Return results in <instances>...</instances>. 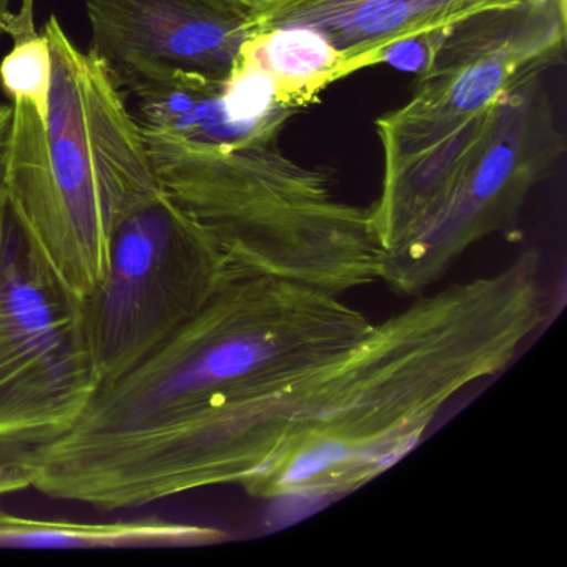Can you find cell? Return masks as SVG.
I'll use <instances>...</instances> for the list:
<instances>
[{
    "instance_id": "cell-1",
    "label": "cell",
    "mask_w": 567,
    "mask_h": 567,
    "mask_svg": "<svg viewBox=\"0 0 567 567\" xmlns=\"http://www.w3.org/2000/svg\"><path fill=\"white\" fill-rule=\"evenodd\" d=\"M544 318L540 257L523 251L328 360L111 437L105 483L125 507L225 484L265 501L347 496L406 456L451 398L501 373Z\"/></svg>"
},
{
    "instance_id": "cell-2",
    "label": "cell",
    "mask_w": 567,
    "mask_h": 567,
    "mask_svg": "<svg viewBox=\"0 0 567 567\" xmlns=\"http://www.w3.org/2000/svg\"><path fill=\"white\" fill-rule=\"evenodd\" d=\"M48 118L12 102L6 194L42 267L81 307L104 280L122 221L162 187L124 91L55 16Z\"/></svg>"
},
{
    "instance_id": "cell-3",
    "label": "cell",
    "mask_w": 567,
    "mask_h": 567,
    "mask_svg": "<svg viewBox=\"0 0 567 567\" xmlns=\"http://www.w3.org/2000/svg\"><path fill=\"white\" fill-rule=\"evenodd\" d=\"M371 327L341 295L228 274L157 350L102 384L81 420L59 437L131 433L231 400L348 350Z\"/></svg>"
},
{
    "instance_id": "cell-4",
    "label": "cell",
    "mask_w": 567,
    "mask_h": 567,
    "mask_svg": "<svg viewBox=\"0 0 567 567\" xmlns=\"http://www.w3.org/2000/svg\"><path fill=\"white\" fill-rule=\"evenodd\" d=\"M145 145L165 190L210 234L228 274L337 295L381 281L386 250L370 207L337 200L330 177L280 144L235 154Z\"/></svg>"
},
{
    "instance_id": "cell-5",
    "label": "cell",
    "mask_w": 567,
    "mask_h": 567,
    "mask_svg": "<svg viewBox=\"0 0 567 567\" xmlns=\"http://www.w3.org/2000/svg\"><path fill=\"white\" fill-rule=\"evenodd\" d=\"M227 275L214 238L164 185L131 212L112 241L104 280L81 305L99 388L157 350Z\"/></svg>"
},
{
    "instance_id": "cell-6",
    "label": "cell",
    "mask_w": 567,
    "mask_h": 567,
    "mask_svg": "<svg viewBox=\"0 0 567 567\" xmlns=\"http://www.w3.org/2000/svg\"><path fill=\"white\" fill-rule=\"evenodd\" d=\"M99 390L81 307L32 251L0 190V447L68 433Z\"/></svg>"
},
{
    "instance_id": "cell-7",
    "label": "cell",
    "mask_w": 567,
    "mask_h": 567,
    "mask_svg": "<svg viewBox=\"0 0 567 567\" xmlns=\"http://www.w3.org/2000/svg\"><path fill=\"white\" fill-rule=\"evenodd\" d=\"M543 75H527L496 102L483 144L444 207L386 254L381 281L391 291L423 293L473 245L516 227L530 192L566 151Z\"/></svg>"
},
{
    "instance_id": "cell-8",
    "label": "cell",
    "mask_w": 567,
    "mask_h": 567,
    "mask_svg": "<svg viewBox=\"0 0 567 567\" xmlns=\"http://www.w3.org/2000/svg\"><path fill=\"white\" fill-rule=\"evenodd\" d=\"M566 39L567 0H520L444 28L413 97L377 121L384 165L450 137L527 75L563 64Z\"/></svg>"
},
{
    "instance_id": "cell-9",
    "label": "cell",
    "mask_w": 567,
    "mask_h": 567,
    "mask_svg": "<svg viewBox=\"0 0 567 567\" xmlns=\"http://www.w3.org/2000/svg\"><path fill=\"white\" fill-rule=\"evenodd\" d=\"M89 51L124 91L168 74L227 79L250 38V16L227 0H85Z\"/></svg>"
},
{
    "instance_id": "cell-10",
    "label": "cell",
    "mask_w": 567,
    "mask_h": 567,
    "mask_svg": "<svg viewBox=\"0 0 567 567\" xmlns=\"http://www.w3.org/2000/svg\"><path fill=\"white\" fill-rule=\"evenodd\" d=\"M137 101L142 135L188 151H257L280 144L285 125L297 114L278 101L267 72L240 59L227 79L168 74L124 89Z\"/></svg>"
},
{
    "instance_id": "cell-11",
    "label": "cell",
    "mask_w": 567,
    "mask_h": 567,
    "mask_svg": "<svg viewBox=\"0 0 567 567\" xmlns=\"http://www.w3.org/2000/svg\"><path fill=\"white\" fill-rule=\"evenodd\" d=\"M520 0H270L250 16L251 31L303 25L320 32L343 58L347 75L373 68L378 52L421 32Z\"/></svg>"
},
{
    "instance_id": "cell-12",
    "label": "cell",
    "mask_w": 567,
    "mask_h": 567,
    "mask_svg": "<svg viewBox=\"0 0 567 567\" xmlns=\"http://www.w3.org/2000/svg\"><path fill=\"white\" fill-rule=\"evenodd\" d=\"M489 115L491 111L437 144L384 165L381 195L370 210L386 254L413 237L444 207L483 144Z\"/></svg>"
},
{
    "instance_id": "cell-13",
    "label": "cell",
    "mask_w": 567,
    "mask_h": 567,
    "mask_svg": "<svg viewBox=\"0 0 567 567\" xmlns=\"http://www.w3.org/2000/svg\"><path fill=\"white\" fill-rule=\"evenodd\" d=\"M227 534L217 527L162 517L82 523L19 516L0 506V549H152L217 544Z\"/></svg>"
},
{
    "instance_id": "cell-14",
    "label": "cell",
    "mask_w": 567,
    "mask_h": 567,
    "mask_svg": "<svg viewBox=\"0 0 567 567\" xmlns=\"http://www.w3.org/2000/svg\"><path fill=\"white\" fill-rule=\"evenodd\" d=\"M241 59L270 75L278 101L301 111L334 82L348 78L337 49L313 29L277 25L251 31Z\"/></svg>"
},
{
    "instance_id": "cell-15",
    "label": "cell",
    "mask_w": 567,
    "mask_h": 567,
    "mask_svg": "<svg viewBox=\"0 0 567 567\" xmlns=\"http://www.w3.org/2000/svg\"><path fill=\"white\" fill-rule=\"evenodd\" d=\"M8 35L14 39V45L0 62V89L11 102H25L45 121L52 87V52L44 32L35 31L34 0H24Z\"/></svg>"
},
{
    "instance_id": "cell-16",
    "label": "cell",
    "mask_w": 567,
    "mask_h": 567,
    "mask_svg": "<svg viewBox=\"0 0 567 567\" xmlns=\"http://www.w3.org/2000/svg\"><path fill=\"white\" fill-rule=\"evenodd\" d=\"M441 31L443 29L421 32V34L410 35V38H403L393 42V44L386 45L378 52L374 65L388 64L398 69V71L411 72L417 78L426 71L437 41H440Z\"/></svg>"
},
{
    "instance_id": "cell-17",
    "label": "cell",
    "mask_w": 567,
    "mask_h": 567,
    "mask_svg": "<svg viewBox=\"0 0 567 567\" xmlns=\"http://www.w3.org/2000/svg\"><path fill=\"white\" fill-rule=\"evenodd\" d=\"M12 107L0 104V190H4L11 155Z\"/></svg>"
},
{
    "instance_id": "cell-18",
    "label": "cell",
    "mask_w": 567,
    "mask_h": 567,
    "mask_svg": "<svg viewBox=\"0 0 567 567\" xmlns=\"http://www.w3.org/2000/svg\"><path fill=\"white\" fill-rule=\"evenodd\" d=\"M12 19L14 12L11 11V0H0V39L8 35Z\"/></svg>"
},
{
    "instance_id": "cell-19",
    "label": "cell",
    "mask_w": 567,
    "mask_h": 567,
    "mask_svg": "<svg viewBox=\"0 0 567 567\" xmlns=\"http://www.w3.org/2000/svg\"><path fill=\"white\" fill-rule=\"evenodd\" d=\"M227 2H230L231 6L244 11L245 14L251 16L255 11L268 4L270 0H227Z\"/></svg>"
}]
</instances>
